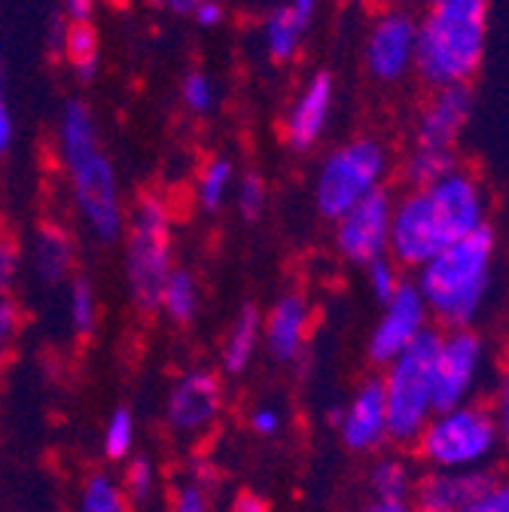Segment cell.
Here are the masks:
<instances>
[{"mask_svg": "<svg viewBox=\"0 0 509 512\" xmlns=\"http://www.w3.org/2000/svg\"><path fill=\"white\" fill-rule=\"evenodd\" d=\"M58 156H61V168H65L74 208L83 226L89 229V235L101 244L122 238L125 205H122L116 168L101 147L95 116L83 101H71L65 113H61Z\"/></svg>", "mask_w": 509, "mask_h": 512, "instance_id": "6da1fadb", "label": "cell"}, {"mask_svg": "<svg viewBox=\"0 0 509 512\" xmlns=\"http://www.w3.org/2000/svg\"><path fill=\"white\" fill-rule=\"evenodd\" d=\"M497 235L491 226L439 250L418 269L415 287L442 330H467L488 302Z\"/></svg>", "mask_w": 509, "mask_h": 512, "instance_id": "7a4b0ae2", "label": "cell"}, {"mask_svg": "<svg viewBox=\"0 0 509 512\" xmlns=\"http://www.w3.org/2000/svg\"><path fill=\"white\" fill-rule=\"evenodd\" d=\"M491 0H433L418 19L415 74L424 86H470L482 68Z\"/></svg>", "mask_w": 509, "mask_h": 512, "instance_id": "3957f363", "label": "cell"}, {"mask_svg": "<svg viewBox=\"0 0 509 512\" xmlns=\"http://www.w3.org/2000/svg\"><path fill=\"white\" fill-rule=\"evenodd\" d=\"M125 290L141 314H153L162 284L174 269V211L159 192L138 196L132 214L125 217Z\"/></svg>", "mask_w": 509, "mask_h": 512, "instance_id": "277c9868", "label": "cell"}, {"mask_svg": "<svg viewBox=\"0 0 509 512\" xmlns=\"http://www.w3.org/2000/svg\"><path fill=\"white\" fill-rule=\"evenodd\" d=\"M442 330L421 333L400 357H394L381 375V391L388 406V442L412 448L433 418V360Z\"/></svg>", "mask_w": 509, "mask_h": 512, "instance_id": "5b68a950", "label": "cell"}, {"mask_svg": "<svg viewBox=\"0 0 509 512\" xmlns=\"http://www.w3.org/2000/svg\"><path fill=\"white\" fill-rule=\"evenodd\" d=\"M497 445L500 430L494 409L482 403H464L433 412L412 448L430 470H485Z\"/></svg>", "mask_w": 509, "mask_h": 512, "instance_id": "8992f818", "label": "cell"}, {"mask_svg": "<svg viewBox=\"0 0 509 512\" xmlns=\"http://www.w3.org/2000/svg\"><path fill=\"white\" fill-rule=\"evenodd\" d=\"M391 174L388 147L375 138H354L324 156L314 177V208L324 220L336 223L345 211L372 192L385 189Z\"/></svg>", "mask_w": 509, "mask_h": 512, "instance_id": "52a82bcc", "label": "cell"}, {"mask_svg": "<svg viewBox=\"0 0 509 512\" xmlns=\"http://www.w3.org/2000/svg\"><path fill=\"white\" fill-rule=\"evenodd\" d=\"M226 409V384L217 369L193 366L183 369L165 394L162 421L171 436L183 442L205 439Z\"/></svg>", "mask_w": 509, "mask_h": 512, "instance_id": "ba28073f", "label": "cell"}, {"mask_svg": "<svg viewBox=\"0 0 509 512\" xmlns=\"http://www.w3.org/2000/svg\"><path fill=\"white\" fill-rule=\"evenodd\" d=\"M449 244L452 241L445 235V226L427 196V189H406L400 199H394L388 256L400 269L418 272Z\"/></svg>", "mask_w": 509, "mask_h": 512, "instance_id": "9c48e42d", "label": "cell"}, {"mask_svg": "<svg viewBox=\"0 0 509 512\" xmlns=\"http://www.w3.org/2000/svg\"><path fill=\"white\" fill-rule=\"evenodd\" d=\"M485 369V342L470 327L445 330L433 360V406L436 412L473 403Z\"/></svg>", "mask_w": 509, "mask_h": 512, "instance_id": "30bf717a", "label": "cell"}, {"mask_svg": "<svg viewBox=\"0 0 509 512\" xmlns=\"http://www.w3.org/2000/svg\"><path fill=\"white\" fill-rule=\"evenodd\" d=\"M391 211L394 196L388 189H378L333 223V241L345 263L366 269L375 260H385L391 244Z\"/></svg>", "mask_w": 509, "mask_h": 512, "instance_id": "8fae6325", "label": "cell"}, {"mask_svg": "<svg viewBox=\"0 0 509 512\" xmlns=\"http://www.w3.org/2000/svg\"><path fill=\"white\" fill-rule=\"evenodd\" d=\"M415 46H418V19L403 10L391 7L372 19L366 43H363V64L375 83H400L415 71Z\"/></svg>", "mask_w": 509, "mask_h": 512, "instance_id": "7c38bea8", "label": "cell"}, {"mask_svg": "<svg viewBox=\"0 0 509 512\" xmlns=\"http://www.w3.org/2000/svg\"><path fill=\"white\" fill-rule=\"evenodd\" d=\"M427 330H430V311L415 281H403L388 302H381V317L375 320V327L369 333L366 357L375 366H388Z\"/></svg>", "mask_w": 509, "mask_h": 512, "instance_id": "4fadbf2b", "label": "cell"}, {"mask_svg": "<svg viewBox=\"0 0 509 512\" xmlns=\"http://www.w3.org/2000/svg\"><path fill=\"white\" fill-rule=\"evenodd\" d=\"M333 424L342 445L354 455H375L381 445H388V406L381 378H366L354 397L333 412Z\"/></svg>", "mask_w": 509, "mask_h": 512, "instance_id": "5bb4252c", "label": "cell"}, {"mask_svg": "<svg viewBox=\"0 0 509 512\" xmlns=\"http://www.w3.org/2000/svg\"><path fill=\"white\" fill-rule=\"evenodd\" d=\"M311 324H314V311L308 296L302 290L281 293L263 311V354L278 366L299 363L308 348Z\"/></svg>", "mask_w": 509, "mask_h": 512, "instance_id": "9a60e30c", "label": "cell"}, {"mask_svg": "<svg viewBox=\"0 0 509 512\" xmlns=\"http://www.w3.org/2000/svg\"><path fill=\"white\" fill-rule=\"evenodd\" d=\"M473 116V89L470 86H442L424 101L415 119V147L455 150L458 138Z\"/></svg>", "mask_w": 509, "mask_h": 512, "instance_id": "2e32d148", "label": "cell"}, {"mask_svg": "<svg viewBox=\"0 0 509 512\" xmlns=\"http://www.w3.org/2000/svg\"><path fill=\"white\" fill-rule=\"evenodd\" d=\"M336 101V83L330 74H314L293 98L284 116V141L296 153H308L324 138Z\"/></svg>", "mask_w": 509, "mask_h": 512, "instance_id": "e0dca14e", "label": "cell"}, {"mask_svg": "<svg viewBox=\"0 0 509 512\" xmlns=\"http://www.w3.org/2000/svg\"><path fill=\"white\" fill-rule=\"evenodd\" d=\"M491 479L494 473L488 470H430L415 479L409 503L415 512H458Z\"/></svg>", "mask_w": 509, "mask_h": 512, "instance_id": "ac0fdd59", "label": "cell"}, {"mask_svg": "<svg viewBox=\"0 0 509 512\" xmlns=\"http://www.w3.org/2000/svg\"><path fill=\"white\" fill-rule=\"evenodd\" d=\"M31 272L43 287H61L77 275V244L61 223H43L31 241Z\"/></svg>", "mask_w": 509, "mask_h": 512, "instance_id": "d6986e66", "label": "cell"}, {"mask_svg": "<svg viewBox=\"0 0 509 512\" xmlns=\"http://www.w3.org/2000/svg\"><path fill=\"white\" fill-rule=\"evenodd\" d=\"M260 354H263V311L253 302H244L235 311L220 345V375L229 378L244 375Z\"/></svg>", "mask_w": 509, "mask_h": 512, "instance_id": "ffe728a7", "label": "cell"}, {"mask_svg": "<svg viewBox=\"0 0 509 512\" xmlns=\"http://www.w3.org/2000/svg\"><path fill=\"white\" fill-rule=\"evenodd\" d=\"M217 470L205 458H193L168 482V512H214Z\"/></svg>", "mask_w": 509, "mask_h": 512, "instance_id": "44dd1931", "label": "cell"}, {"mask_svg": "<svg viewBox=\"0 0 509 512\" xmlns=\"http://www.w3.org/2000/svg\"><path fill=\"white\" fill-rule=\"evenodd\" d=\"M202 299H205V293H202L199 275L186 266H174L168 281L162 284L156 311L174 327H193L202 314Z\"/></svg>", "mask_w": 509, "mask_h": 512, "instance_id": "7402d4cb", "label": "cell"}, {"mask_svg": "<svg viewBox=\"0 0 509 512\" xmlns=\"http://www.w3.org/2000/svg\"><path fill=\"white\" fill-rule=\"evenodd\" d=\"M58 52L68 58L80 80H92L98 71V31L92 22H68L58 34Z\"/></svg>", "mask_w": 509, "mask_h": 512, "instance_id": "603a6c76", "label": "cell"}, {"mask_svg": "<svg viewBox=\"0 0 509 512\" xmlns=\"http://www.w3.org/2000/svg\"><path fill=\"white\" fill-rule=\"evenodd\" d=\"M415 488L412 464L403 455H381L369 467V491L375 500H409Z\"/></svg>", "mask_w": 509, "mask_h": 512, "instance_id": "cb8c5ba5", "label": "cell"}, {"mask_svg": "<svg viewBox=\"0 0 509 512\" xmlns=\"http://www.w3.org/2000/svg\"><path fill=\"white\" fill-rule=\"evenodd\" d=\"M452 168H458V153L455 150H436V147H415L406 153L400 177L406 183V189H424L430 183H436L439 177H445Z\"/></svg>", "mask_w": 509, "mask_h": 512, "instance_id": "d4e9b609", "label": "cell"}, {"mask_svg": "<svg viewBox=\"0 0 509 512\" xmlns=\"http://www.w3.org/2000/svg\"><path fill=\"white\" fill-rule=\"evenodd\" d=\"M138 452V418L129 406H116L101 427V455L110 464H125Z\"/></svg>", "mask_w": 509, "mask_h": 512, "instance_id": "484cf974", "label": "cell"}, {"mask_svg": "<svg viewBox=\"0 0 509 512\" xmlns=\"http://www.w3.org/2000/svg\"><path fill=\"white\" fill-rule=\"evenodd\" d=\"M65 311H68V327L77 339H89L101 324V302L86 275H74L68 284Z\"/></svg>", "mask_w": 509, "mask_h": 512, "instance_id": "4316f807", "label": "cell"}, {"mask_svg": "<svg viewBox=\"0 0 509 512\" xmlns=\"http://www.w3.org/2000/svg\"><path fill=\"white\" fill-rule=\"evenodd\" d=\"M235 189V168L226 156H214L202 165L199 177H196V202L202 211L217 214L223 211V205L232 199Z\"/></svg>", "mask_w": 509, "mask_h": 512, "instance_id": "83f0119b", "label": "cell"}, {"mask_svg": "<svg viewBox=\"0 0 509 512\" xmlns=\"http://www.w3.org/2000/svg\"><path fill=\"white\" fill-rule=\"evenodd\" d=\"M77 512H132V503L116 476H110L107 470H95L80 485Z\"/></svg>", "mask_w": 509, "mask_h": 512, "instance_id": "f1b7e54d", "label": "cell"}, {"mask_svg": "<svg viewBox=\"0 0 509 512\" xmlns=\"http://www.w3.org/2000/svg\"><path fill=\"white\" fill-rule=\"evenodd\" d=\"M305 31H308V25L293 13L287 4L278 7V10L266 19V31H263L266 49H269L272 61H290V58H296Z\"/></svg>", "mask_w": 509, "mask_h": 512, "instance_id": "f546056e", "label": "cell"}, {"mask_svg": "<svg viewBox=\"0 0 509 512\" xmlns=\"http://www.w3.org/2000/svg\"><path fill=\"white\" fill-rule=\"evenodd\" d=\"M119 485L129 497L132 506H141V503H150L156 488H159V470H156V461L150 455H132L129 461L122 464V476H119Z\"/></svg>", "mask_w": 509, "mask_h": 512, "instance_id": "4dcf8cb0", "label": "cell"}, {"mask_svg": "<svg viewBox=\"0 0 509 512\" xmlns=\"http://www.w3.org/2000/svg\"><path fill=\"white\" fill-rule=\"evenodd\" d=\"M232 199H235V208L244 220H260L263 211H266V202H269V189H266V180L257 174V171H244L238 180H235V189H232Z\"/></svg>", "mask_w": 509, "mask_h": 512, "instance_id": "1f68e13d", "label": "cell"}, {"mask_svg": "<svg viewBox=\"0 0 509 512\" xmlns=\"http://www.w3.org/2000/svg\"><path fill=\"white\" fill-rule=\"evenodd\" d=\"M22 275V247L19 241L0 229V299H7Z\"/></svg>", "mask_w": 509, "mask_h": 512, "instance_id": "d6a6232c", "label": "cell"}, {"mask_svg": "<svg viewBox=\"0 0 509 512\" xmlns=\"http://www.w3.org/2000/svg\"><path fill=\"white\" fill-rule=\"evenodd\" d=\"M183 104L189 113H208L217 104V86L205 71H189L183 80Z\"/></svg>", "mask_w": 509, "mask_h": 512, "instance_id": "836d02e7", "label": "cell"}, {"mask_svg": "<svg viewBox=\"0 0 509 512\" xmlns=\"http://www.w3.org/2000/svg\"><path fill=\"white\" fill-rule=\"evenodd\" d=\"M366 284H369V293L378 302H388L394 296V290L403 284L400 266L391 260V256H385V260H375L372 266H366Z\"/></svg>", "mask_w": 509, "mask_h": 512, "instance_id": "e575fe53", "label": "cell"}, {"mask_svg": "<svg viewBox=\"0 0 509 512\" xmlns=\"http://www.w3.org/2000/svg\"><path fill=\"white\" fill-rule=\"evenodd\" d=\"M22 324H25V317H22V308L13 302V296L0 299V366L7 363L10 351L16 348Z\"/></svg>", "mask_w": 509, "mask_h": 512, "instance_id": "d590c367", "label": "cell"}, {"mask_svg": "<svg viewBox=\"0 0 509 512\" xmlns=\"http://www.w3.org/2000/svg\"><path fill=\"white\" fill-rule=\"evenodd\" d=\"M458 512H509V482L503 479H491L467 506H461Z\"/></svg>", "mask_w": 509, "mask_h": 512, "instance_id": "8d00e7d4", "label": "cell"}, {"mask_svg": "<svg viewBox=\"0 0 509 512\" xmlns=\"http://www.w3.org/2000/svg\"><path fill=\"white\" fill-rule=\"evenodd\" d=\"M247 427H250L253 436H260V439H275L284 430V415H281L278 406L260 403V406H253L247 412Z\"/></svg>", "mask_w": 509, "mask_h": 512, "instance_id": "74e56055", "label": "cell"}, {"mask_svg": "<svg viewBox=\"0 0 509 512\" xmlns=\"http://www.w3.org/2000/svg\"><path fill=\"white\" fill-rule=\"evenodd\" d=\"M494 418H497V430H500V442L509 448V363L500 375V388H497V406H494Z\"/></svg>", "mask_w": 509, "mask_h": 512, "instance_id": "f35d334b", "label": "cell"}, {"mask_svg": "<svg viewBox=\"0 0 509 512\" xmlns=\"http://www.w3.org/2000/svg\"><path fill=\"white\" fill-rule=\"evenodd\" d=\"M229 512H275L272 503L257 491H238L229 503Z\"/></svg>", "mask_w": 509, "mask_h": 512, "instance_id": "ab89813d", "label": "cell"}, {"mask_svg": "<svg viewBox=\"0 0 509 512\" xmlns=\"http://www.w3.org/2000/svg\"><path fill=\"white\" fill-rule=\"evenodd\" d=\"M13 135H16L13 113H10L7 101L0 98V162L7 159V153H10V147H13Z\"/></svg>", "mask_w": 509, "mask_h": 512, "instance_id": "60d3db41", "label": "cell"}, {"mask_svg": "<svg viewBox=\"0 0 509 512\" xmlns=\"http://www.w3.org/2000/svg\"><path fill=\"white\" fill-rule=\"evenodd\" d=\"M61 7H65L68 22H89L92 10H95V0H61Z\"/></svg>", "mask_w": 509, "mask_h": 512, "instance_id": "b9f144b4", "label": "cell"}, {"mask_svg": "<svg viewBox=\"0 0 509 512\" xmlns=\"http://www.w3.org/2000/svg\"><path fill=\"white\" fill-rule=\"evenodd\" d=\"M153 4L174 16H196V10L205 4V0H153Z\"/></svg>", "mask_w": 509, "mask_h": 512, "instance_id": "7bdbcfd3", "label": "cell"}, {"mask_svg": "<svg viewBox=\"0 0 509 512\" xmlns=\"http://www.w3.org/2000/svg\"><path fill=\"white\" fill-rule=\"evenodd\" d=\"M202 28H214V25H220L223 22V7L217 4V0H205V4L196 10V16H193Z\"/></svg>", "mask_w": 509, "mask_h": 512, "instance_id": "ee69618b", "label": "cell"}, {"mask_svg": "<svg viewBox=\"0 0 509 512\" xmlns=\"http://www.w3.org/2000/svg\"><path fill=\"white\" fill-rule=\"evenodd\" d=\"M287 7H290L305 25H311V19L317 16V7H321V0H287Z\"/></svg>", "mask_w": 509, "mask_h": 512, "instance_id": "f6af8a7d", "label": "cell"}, {"mask_svg": "<svg viewBox=\"0 0 509 512\" xmlns=\"http://www.w3.org/2000/svg\"><path fill=\"white\" fill-rule=\"evenodd\" d=\"M363 512H415L409 500H372Z\"/></svg>", "mask_w": 509, "mask_h": 512, "instance_id": "bcb514c9", "label": "cell"}, {"mask_svg": "<svg viewBox=\"0 0 509 512\" xmlns=\"http://www.w3.org/2000/svg\"><path fill=\"white\" fill-rule=\"evenodd\" d=\"M104 4H110V7H125L129 0H104Z\"/></svg>", "mask_w": 509, "mask_h": 512, "instance_id": "7dc6e473", "label": "cell"}, {"mask_svg": "<svg viewBox=\"0 0 509 512\" xmlns=\"http://www.w3.org/2000/svg\"><path fill=\"white\" fill-rule=\"evenodd\" d=\"M421 4H427V7H430V4H433V0H421Z\"/></svg>", "mask_w": 509, "mask_h": 512, "instance_id": "c3c4849f", "label": "cell"}]
</instances>
